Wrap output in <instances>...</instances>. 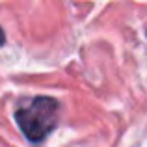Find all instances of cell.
Here are the masks:
<instances>
[{"label":"cell","instance_id":"cell-2","mask_svg":"<svg viewBox=\"0 0 147 147\" xmlns=\"http://www.w3.org/2000/svg\"><path fill=\"white\" fill-rule=\"evenodd\" d=\"M4 43H6V34H4V30L0 28V47H2Z\"/></svg>","mask_w":147,"mask_h":147},{"label":"cell","instance_id":"cell-1","mask_svg":"<svg viewBox=\"0 0 147 147\" xmlns=\"http://www.w3.org/2000/svg\"><path fill=\"white\" fill-rule=\"evenodd\" d=\"M58 119H60V102L45 95L34 97L15 110V121L21 132L30 142L45 140L58 127Z\"/></svg>","mask_w":147,"mask_h":147}]
</instances>
